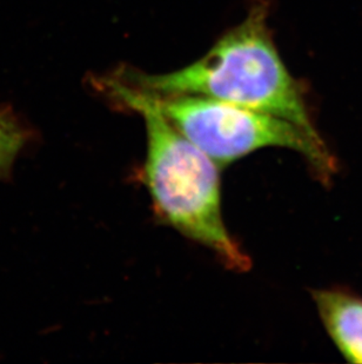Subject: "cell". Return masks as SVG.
<instances>
[{"mask_svg": "<svg viewBox=\"0 0 362 364\" xmlns=\"http://www.w3.org/2000/svg\"><path fill=\"white\" fill-rule=\"evenodd\" d=\"M267 6L256 4L239 25L197 62L173 73H127L126 82L153 95H192L273 114L322 141L300 89L278 52Z\"/></svg>", "mask_w": 362, "mask_h": 364, "instance_id": "cell-1", "label": "cell"}, {"mask_svg": "<svg viewBox=\"0 0 362 364\" xmlns=\"http://www.w3.org/2000/svg\"><path fill=\"white\" fill-rule=\"evenodd\" d=\"M107 84L116 100L144 119L143 176L155 213L180 234L213 251L227 268L248 270L250 258L222 218L218 165L181 134L148 93L121 80Z\"/></svg>", "mask_w": 362, "mask_h": 364, "instance_id": "cell-2", "label": "cell"}, {"mask_svg": "<svg viewBox=\"0 0 362 364\" xmlns=\"http://www.w3.org/2000/svg\"><path fill=\"white\" fill-rule=\"evenodd\" d=\"M148 95L181 134L219 168L261 149L283 148L304 156L322 178H329L334 171V161L324 141L286 119L206 97Z\"/></svg>", "mask_w": 362, "mask_h": 364, "instance_id": "cell-3", "label": "cell"}, {"mask_svg": "<svg viewBox=\"0 0 362 364\" xmlns=\"http://www.w3.org/2000/svg\"><path fill=\"white\" fill-rule=\"evenodd\" d=\"M319 316L342 356L362 363V299L342 290L312 292Z\"/></svg>", "mask_w": 362, "mask_h": 364, "instance_id": "cell-4", "label": "cell"}, {"mask_svg": "<svg viewBox=\"0 0 362 364\" xmlns=\"http://www.w3.org/2000/svg\"><path fill=\"white\" fill-rule=\"evenodd\" d=\"M33 139L31 125L11 105H0V181H10L14 163Z\"/></svg>", "mask_w": 362, "mask_h": 364, "instance_id": "cell-5", "label": "cell"}]
</instances>
